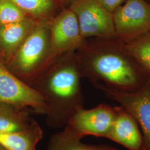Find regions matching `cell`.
Segmentation results:
<instances>
[{"label": "cell", "instance_id": "obj_1", "mask_svg": "<svg viewBox=\"0 0 150 150\" xmlns=\"http://www.w3.org/2000/svg\"><path fill=\"white\" fill-rule=\"evenodd\" d=\"M76 54L83 77L94 87L132 92L143 86L150 76L115 38L86 40Z\"/></svg>", "mask_w": 150, "mask_h": 150}, {"label": "cell", "instance_id": "obj_2", "mask_svg": "<svg viewBox=\"0 0 150 150\" xmlns=\"http://www.w3.org/2000/svg\"><path fill=\"white\" fill-rule=\"evenodd\" d=\"M82 77L76 54H67L56 59L32 84L45 101L50 127L64 128L75 112L84 107Z\"/></svg>", "mask_w": 150, "mask_h": 150}, {"label": "cell", "instance_id": "obj_3", "mask_svg": "<svg viewBox=\"0 0 150 150\" xmlns=\"http://www.w3.org/2000/svg\"><path fill=\"white\" fill-rule=\"evenodd\" d=\"M50 21L36 22L12 58L6 64L14 75L30 86L50 67Z\"/></svg>", "mask_w": 150, "mask_h": 150}, {"label": "cell", "instance_id": "obj_4", "mask_svg": "<svg viewBox=\"0 0 150 150\" xmlns=\"http://www.w3.org/2000/svg\"><path fill=\"white\" fill-rule=\"evenodd\" d=\"M50 66L60 57L77 52L85 43L74 12L64 7L50 21Z\"/></svg>", "mask_w": 150, "mask_h": 150}, {"label": "cell", "instance_id": "obj_5", "mask_svg": "<svg viewBox=\"0 0 150 150\" xmlns=\"http://www.w3.org/2000/svg\"><path fill=\"white\" fill-rule=\"evenodd\" d=\"M67 7L76 16L84 39L115 38L112 13L107 11L97 0H74Z\"/></svg>", "mask_w": 150, "mask_h": 150}, {"label": "cell", "instance_id": "obj_6", "mask_svg": "<svg viewBox=\"0 0 150 150\" xmlns=\"http://www.w3.org/2000/svg\"><path fill=\"white\" fill-rule=\"evenodd\" d=\"M107 98L117 102L135 119L144 139L142 150H150V76L139 90L125 92L102 86H95Z\"/></svg>", "mask_w": 150, "mask_h": 150}, {"label": "cell", "instance_id": "obj_7", "mask_svg": "<svg viewBox=\"0 0 150 150\" xmlns=\"http://www.w3.org/2000/svg\"><path fill=\"white\" fill-rule=\"evenodd\" d=\"M114 118V107L107 104L90 109L81 107L71 117L64 130L79 139L87 136L107 139Z\"/></svg>", "mask_w": 150, "mask_h": 150}, {"label": "cell", "instance_id": "obj_8", "mask_svg": "<svg viewBox=\"0 0 150 150\" xmlns=\"http://www.w3.org/2000/svg\"><path fill=\"white\" fill-rule=\"evenodd\" d=\"M115 38L125 43L150 31V3L126 0L112 13Z\"/></svg>", "mask_w": 150, "mask_h": 150}, {"label": "cell", "instance_id": "obj_9", "mask_svg": "<svg viewBox=\"0 0 150 150\" xmlns=\"http://www.w3.org/2000/svg\"><path fill=\"white\" fill-rule=\"evenodd\" d=\"M0 102L30 108L35 112L43 115L46 111L45 101L41 94L14 75L1 59Z\"/></svg>", "mask_w": 150, "mask_h": 150}, {"label": "cell", "instance_id": "obj_10", "mask_svg": "<svg viewBox=\"0 0 150 150\" xmlns=\"http://www.w3.org/2000/svg\"><path fill=\"white\" fill-rule=\"evenodd\" d=\"M115 118L107 139L128 150H142L144 139L134 117L121 106H115Z\"/></svg>", "mask_w": 150, "mask_h": 150}, {"label": "cell", "instance_id": "obj_11", "mask_svg": "<svg viewBox=\"0 0 150 150\" xmlns=\"http://www.w3.org/2000/svg\"><path fill=\"white\" fill-rule=\"evenodd\" d=\"M37 21L28 17L21 21L0 25V59L6 64L12 58Z\"/></svg>", "mask_w": 150, "mask_h": 150}, {"label": "cell", "instance_id": "obj_12", "mask_svg": "<svg viewBox=\"0 0 150 150\" xmlns=\"http://www.w3.org/2000/svg\"><path fill=\"white\" fill-rule=\"evenodd\" d=\"M27 108L0 102V132H17L31 129L38 122L27 112Z\"/></svg>", "mask_w": 150, "mask_h": 150}, {"label": "cell", "instance_id": "obj_13", "mask_svg": "<svg viewBox=\"0 0 150 150\" xmlns=\"http://www.w3.org/2000/svg\"><path fill=\"white\" fill-rule=\"evenodd\" d=\"M43 134V130L38 123L24 131L0 132V144L6 150H36Z\"/></svg>", "mask_w": 150, "mask_h": 150}, {"label": "cell", "instance_id": "obj_14", "mask_svg": "<svg viewBox=\"0 0 150 150\" xmlns=\"http://www.w3.org/2000/svg\"><path fill=\"white\" fill-rule=\"evenodd\" d=\"M28 17L36 21H50L63 7L57 0H13Z\"/></svg>", "mask_w": 150, "mask_h": 150}, {"label": "cell", "instance_id": "obj_15", "mask_svg": "<svg viewBox=\"0 0 150 150\" xmlns=\"http://www.w3.org/2000/svg\"><path fill=\"white\" fill-rule=\"evenodd\" d=\"M46 150H120L111 145L86 144L67 134L64 130L53 134L48 142Z\"/></svg>", "mask_w": 150, "mask_h": 150}, {"label": "cell", "instance_id": "obj_16", "mask_svg": "<svg viewBox=\"0 0 150 150\" xmlns=\"http://www.w3.org/2000/svg\"><path fill=\"white\" fill-rule=\"evenodd\" d=\"M123 43L135 60L150 74V31Z\"/></svg>", "mask_w": 150, "mask_h": 150}, {"label": "cell", "instance_id": "obj_17", "mask_svg": "<svg viewBox=\"0 0 150 150\" xmlns=\"http://www.w3.org/2000/svg\"><path fill=\"white\" fill-rule=\"evenodd\" d=\"M28 17L13 0H0V25L21 21Z\"/></svg>", "mask_w": 150, "mask_h": 150}, {"label": "cell", "instance_id": "obj_18", "mask_svg": "<svg viewBox=\"0 0 150 150\" xmlns=\"http://www.w3.org/2000/svg\"><path fill=\"white\" fill-rule=\"evenodd\" d=\"M97 2L107 10L113 13L114 11L122 5L126 0H97Z\"/></svg>", "mask_w": 150, "mask_h": 150}, {"label": "cell", "instance_id": "obj_19", "mask_svg": "<svg viewBox=\"0 0 150 150\" xmlns=\"http://www.w3.org/2000/svg\"><path fill=\"white\" fill-rule=\"evenodd\" d=\"M74 0H60V2L64 7H67Z\"/></svg>", "mask_w": 150, "mask_h": 150}, {"label": "cell", "instance_id": "obj_20", "mask_svg": "<svg viewBox=\"0 0 150 150\" xmlns=\"http://www.w3.org/2000/svg\"><path fill=\"white\" fill-rule=\"evenodd\" d=\"M0 150H6L5 148L2 145L0 144Z\"/></svg>", "mask_w": 150, "mask_h": 150}, {"label": "cell", "instance_id": "obj_21", "mask_svg": "<svg viewBox=\"0 0 150 150\" xmlns=\"http://www.w3.org/2000/svg\"><path fill=\"white\" fill-rule=\"evenodd\" d=\"M57 1H59V2H60V0H57ZM61 3V2H60Z\"/></svg>", "mask_w": 150, "mask_h": 150}]
</instances>
